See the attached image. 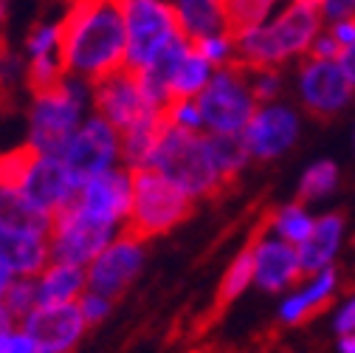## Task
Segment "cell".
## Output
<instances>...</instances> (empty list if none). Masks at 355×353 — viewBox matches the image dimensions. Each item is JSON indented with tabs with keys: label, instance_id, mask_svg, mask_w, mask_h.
Here are the masks:
<instances>
[{
	"label": "cell",
	"instance_id": "cb8c5ba5",
	"mask_svg": "<svg viewBox=\"0 0 355 353\" xmlns=\"http://www.w3.org/2000/svg\"><path fill=\"white\" fill-rule=\"evenodd\" d=\"M206 145L211 150V158L217 164V172H220V181L223 187H232L237 181L240 170L245 167L248 161V147L243 142L240 133H209L206 136Z\"/></svg>",
	"mask_w": 355,
	"mask_h": 353
},
{
	"label": "cell",
	"instance_id": "8fae6325",
	"mask_svg": "<svg viewBox=\"0 0 355 353\" xmlns=\"http://www.w3.org/2000/svg\"><path fill=\"white\" fill-rule=\"evenodd\" d=\"M119 150H121L119 130L107 119L91 116L87 122L79 124V130L71 136V142L65 145L60 156L68 164V170L85 184L87 179L110 170L113 161L119 158Z\"/></svg>",
	"mask_w": 355,
	"mask_h": 353
},
{
	"label": "cell",
	"instance_id": "b9f144b4",
	"mask_svg": "<svg viewBox=\"0 0 355 353\" xmlns=\"http://www.w3.org/2000/svg\"><path fill=\"white\" fill-rule=\"evenodd\" d=\"M9 322H12V320H9V314L3 311V302H0V328H6Z\"/></svg>",
	"mask_w": 355,
	"mask_h": 353
},
{
	"label": "cell",
	"instance_id": "e575fe53",
	"mask_svg": "<svg viewBox=\"0 0 355 353\" xmlns=\"http://www.w3.org/2000/svg\"><path fill=\"white\" fill-rule=\"evenodd\" d=\"M0 353H40V347L23 322H9L0 328Z\"/></svg>",
	"mask_w": 355,
	"mask_h": 353
},
{
	"label": "cell",
	"instance_id": "d590c367",
	"mask_svg": "<svg viewBox=\"0 0 355 353\" xmlns=\"http://www.w3.org/2000/svg\"><path fill=\"white\" fill-rule=\"evenodd\" d=\"M341 51L344 49L333 34H316V40L310 42V60H338Z\"/></svg>",
	"mask_w": 355,
	"mask_h": 353
},
{
	"label": "cell",
	"instance_id": "4dcf8cb0",
	"mask_svg": "<svg viewBox=\"0 0 355 353\" xmlns=\"http://www.w3.org/2000/svg\"><path fill=\"white\" fill-rule=\"evenodd\" d=\"M65 76L68 74H65V65H62L60 54L37 57V60H28V65H26V85H28L31 94L51 91V88H57Z\"/></svg>",
	"mask_w": 355,
	"mask_h": 353
},
{
	"label": "cell",
	"instance_id": "277c9868",
	"mask_svg": "<svg viewBox=\"0 0 355 353\" xmlns=\"http://www.w3.org/2000/svg\"><path fill=\"white\" fill-rule=\"evenodd\" d=\"M147 167L158 170L164 179H169L192 198H220L226 192L211 150L195 130L169 127Z\"/></svg>",
	"mask_w": 355,
	"mask_h": 353
},
{
	"label": "cell",
	"instance_id": "3957f363",
	"mask_svg": "<svg viewBox=\"0 0 355 353\" xmlns=\"http://www.w3.org/2000/svg\"><path fill=\"white\" fill-rule=\"evenodd\" d=\"M132 172V206L124 229L139 240H150L158 235L172 232L184 220L192 217L195 204L192 195L175 187L169 179L153 167H139Z\"/></svg>",
	"mask_w": 355,
	"mask_h": 353
},
{
	"label": "cell",
	"instance_id": "5bb4252c",
	"mask_svg": "<svg viewBox=\"0 0 355 353\" xmlns=\"http://www.w3.org/2000/svg\"><path fill=\"white\" fill-rule=\"evenodd\" d=\"M355 88L341 71L338 60H307L299 71V94L310 116L327 119L352 99Z\"/></svg>",
	"mask_w": 355,
	"mask_h": 353
},
{
	"label": "cell",
	"instance_id": "d4e9b609",
	"mask_svg": "<svg viewBox=\"0 0 355 353\" xmlns=\"http://www.w3.org/2000/svg\"><path fill=\"white\" fill-rule=\"evenodd\" d=\"M223 3V17H226V37L232 42H240L251 31L259 28L265 15L271 12L277 0H220Z\"/></svg>",
	"mask_w": 355,
	"mask_h": 353
},
{
	"label": "cell",
	"instance_id": "30bf717a",
	"mask_svg": "<svg viewBox=\"0 0 355 353\" xmlns=\"http://www.w3.org/2000/svg\"><path fill=\"white\" fill-rule=\"evenodd\" d=\"M144 266V240L121 229L91 263H87V288L110 299L121 297Z\"/></svg>",
	"mask_w": 355,
	"mask_h": 353
},
{
	"label": "cell",
	"instance_id": "7c38bea8",
	"mask_svg": "<svg viewBox=\"0 0 355 353\" xmlns=\"http://www.w3.org/2000/svg\"><path fill=\"white\" fill-rule=\"evenodd\" d=\"M274 212L277 209L265 212V217L259 220V227L251 235V240H254V283L265 294L291 291L304 277L296 246H291V243H285L279 238H262L265 229H271Z\"/></svg>",
	"mask_w": 355,
	"mask_h": 353
},
{
	"label": "cell",
	"instance_id": "4316f807",
	"mask_svg": "<svg viewBox=\"0 0 355 353\" xmlns=\"http://www.w3.org/2000/svg\"><path fill=\"white\" fill-rule=\"evenodd\" d=\"M209 76H211V63H206V60L189 46V54L184 57L181 68H178L175 76H172L169 99H192V97H198L203 88L209 85Z\"/></svg>",
	"mask_w": 355,
	"mask_h": 353
},
{
	"label": "cell",
	"instance_id": "836d02e7",
	"mask_svg": "<svg viewBox=\"0 0 355 353\" xmlns=\"http://www.w3.org/2000/svg\"><path fill=\"white\" fill-rule=\"evenodd\" d=\"M76 308H79L82 320L87 322V328H96V325H102V322L110 317V311H113V299H110V297H105V294H96V291L87 288V291L79 297Z\"/></svg>",
	"mask_w": 355,
	"mask_h": 353
},
{
	"label": "cell",
	"instance_id": "60d3db41",
	"mask_svg": "<svg viewBox=\"0 0 355 353\" xmlns=\"http://www.w3.org/2000/svg\"><path fill=\"white\" fill-rule=\"evenodd\" d=\"M6 12H9V0H0V26L6 20Z\"/></svg>",
	"mask_w": 355,
	"mask_h": 353
},
{
	"label": "cell",
	"instance_id": "52a82bcc",
	"mask_svg": "<svg viewBox=\"0 0 355 353\" xmlns=\"http://www.w3.org/2000/svg\"><path fill=\"white\" fill-rule=\"evenodd\" d=\"M203 124H209L211 133H243L257 110V99L245 76L220 68L217 76L209 79V85L200 91L198 99Z\"/></svg>",
	"mask_w": 355,
	"mask_h": 353
},
{
	"label": "cell",
	"instance_id": "6da1fadb",
	"mask_svg": "<svg viewBox=\"0 0 355 353\" xmlns=\"http://www.w3.org/2000/svg\"><path fill=\"white\" fill-rule=\"evenodd\" d=\"M65 74L99 82L127 63V31L119 0H71L60 20Z\"/></svg>",
	"mask_w": 355,
	"mask_h": 353
},
{
	"label": "cell",
	"instance_id": "484cf974",
	"mask_svg": "<svg viewBox=\"0 0 355 353\" xmlns=\"http://www.w3.org/2000/svg\"><path fill=\"white\" fill-rule=\"evenodd\" d=\"M254 283V240L229 263V269L217 286V297H214V311H223L229 308L237 297H243V291Z\"/></svg>",
	"mask_w": 355,
	"mask_h": 353
},
{
	"label": "cell",
	"instance_id": "ba28073f",
	"mask_svg": "<svg viewBox=\"0 0 355 353\" xmlns=\"http://www.w3.org/2000/svg\"><path fill=\"white\" fill-rule=\"evenodd\" d=\"M91 102H94L96 113L119 130V136L158 110L144 97L141 74L136 68H127V65L91 85Z\"/></svg>",
	"mask_w": 355,
	"mask_h": 353
},
{
	"label": "cell",
	"instance_id": "7402d4cb",
	"mask_svg": "<svg viewBox=\"0 0 355 353\" xmlns=\"http://www.w3.org/2000/svg\"><path fill=\"white\" fill-rule=\"evenodd\" d=\"M51 220H54V215L40 209L34 201H28L23 195V190L0 187V229L51 235Z\"/></svg>",
	"mask_w": 355,
	"mask_h": 353
},
{
	"label": "cell",
	"instance_id": "9a60e30c",
	"mask_svg": "<svg viewBox=\"0 0 355 353\" xmlns=\"http://www.w3.org/2000/svg\"><path fill=\"white\" fill-rule=\"evenodd\" d=\"M23 195L28 201H34L40 209H46L51 215H57L62 206L73 204L82 181L68 170V164L62 161V156H49L40 153L23 181Z\"/></svg>",
	"mask_w": 355,
	"mask_h": 353
},
{
	"label": "cell",
	"instance_id": "8992f818",
	"mask_svg": "<svg viewBox=\"0 0 355 353\" xmlns=\"http://www.w3.org/2000/svg\"><path fill=\"white\" fill-rule=\"evenodd\" d=\"M127 31V68L144 71L158 51L181 37V20L172 3L164 0H119Z\"/></svg>",
	"mask_w": 355,
	"mask_h": 353
},
{
	"label": "cell",
	"instance_id": "1f68e13d",
	"mask_svg": "<svg viewBox=\"0 0 355 353\" xmlns=\"http://www.w3.org/2000/svg\"><path fill=\"white\" fill-rule=\"evenodd\" d=\"M37 156H40V153H37L31 145L15 147V150H9V153L0 156V187L20 190Z\"/></svg>",
	"mask_w": 355,
	"mask_h": 353
},
{
	"label": "cell",
	"instance_id": "ac0fdd59",
	"mask_svg": "<svg viewBox=\"0 0 355 353\" xmlns=\"http://www.w3.org/2000/svg\"><path fill=\"white\" fill-rule=\"evenodd\" d=\"M336 288H338V274L333 266L310 274V280L291 291L282 305H279V320L285 325H302L307 320H313L316 314H322L324 308H330V302L336 299Z\"/></svg>",
	"mask_w": 355,
	"mask_h": 353
},
{
	"label": "cell",
	"instance_id": "f546056e",
	"mask_svg": "<svg viewBox=\"0 0 355 353\" xmlns=\"http://www.w3.org/2000/svg\"><path fill=\"white\" fill-rule=\"evenodd\" d=\"M0 302H3V311L9 314L12 322H23L34 308L40 305L37 302V286H34V277H15L9 283V288L0 294Z\"/></svg>",
	"mask_w": 355,
	"mask_h": 353
},
{
	"label": "cell",
	"instance_id": "f1b7e54d",
	"mask_svg": "<svg viewBox=\"0 0 355 353\" xmlns=\"http://www.w3.org/2000/svg\"><path fill=\"white\" fill-rule=\"evenodd\" d=\"M338 187V167L333 161H319L313 164L299 181V192H296V201L299 204H307V201H316V198H324L327 192H333Z\"/></svg>",
	"mask_w": 355,
	"mask_h": 353
},
{
	"label": "cell",
	"instance_id": "d6986e66",
	"mask_svg": "<svg viewBox=\"0 0 355 353\" xmlns=\"http://www.w3.org/2000/svg\"><path fill=\"white\" fill-rule=\"evenodd\" d=\"M0 260L15 277H37L51 263V240L40 232L0 229Z\"/></svg>",
	"mask_w": 355,
	"mask_h": 353
},
{
	"label": "cell",
	"instance_id": "7a4b0ae2",
	"mask_svg": "<svg viewBox=\"0 0 355 353\" xmlns=\"http://www.w3.org/2000/svg\"><path fill=\"white\" fill-rule=\"evenodd\" d=\"M322 26V3L319 0H293V3L271 23L259 26L240 42H234V54L220 65L234 74H251L259 68H277L279 63L310 51Z\"/></svg>",
	"mask_w": 355,
	"mask_h": 353
},
{
	"label": "cell",
	"instance_id": "d6a6232c",
	"mask_svg": "<svg viewBox=\"0 0 355 353\" xmlns=\"http://www.w3.org/2000/svg\"><path fill=\"white\" fill-rule=\"evenodd\" d=\"M26 54H28V60L60 54V23H40V26H34L28 40H26Z\"/></svg>",
	"mask_w": 355,
	"mask_h": 353
},
{
	"label": "cell",
	"instance_id": "5b68a950",
	"mask_svg": "<svg viewBox=\"0 0 355 353\" xmlns=\"http://www.w3.org/2000/svg\"><path fill=\"white\" fill-rule=\"evenodd\" d=\"M87 79L68 74L51 91L34 94L31 113H28V145L37 153L60 156L71 136L82 124L85 105L91 99Z\"/></svg>",
	"mask_w": 355,
	"mask_h": 353
},
{
	"label": "cell",
	"instance_id": "f35d334b",
	"mask_svg": "<svg viewBox=\"0 0 355 353\" xmlns=\"http://www.w3.org/2000/svg\"><path fill=\"white\" fill-rule=\"evenodd\" d=\"M338 65H341V71L347 74L349 85L355 88V42H352V46H344V51H341V57H338Z\"/></svg>",
	"mask_w": 355,
	"mask_h": 353
},
{
	"label": "cell",
	"instance_id": "603a6c76",
	"mask_svg": "<svg viewBox=\"0 0 355 353\" xmlns=\"http://www.w3.org/2000/svg\"><path fill=\"white\" fill-rule=\"evenodd\" d=\"M175 12L178 20H181V31L189 42L226 34V17L220 0H178Z\"/></svg>",
	"mask_w": 355,
	"mask_h": 353
},
{
	"label": "cell",
	"instance_id": "74e56055",
	"mask_svg": "<svg viewBox=\"0 0 355 353\" xmlns=\"http://www.w3.org/2000/svg\"><path fill=\"white\" fill-rule=\"evenodd\" d=\"M330 34L338 40V46H341V49H344V46H352V42H355V15H352V17L338 20V23H336V28H333Z\"/></svg>",
	"mask_w": 355,
	"mask_h": 353
},
{
	"label": "cell",
	"instance_id": "e0dca14e",
	"mask_svg": "<svg viewBox=\"0 0 355 353\" xmlns=\"http://www.w3.org/2000/svg\"><path fill=\"white\" fill-rule=\"evenodd\" d=\"M299 136V122L291 108H259L243 130V142L254 158H277Z\"/></svg>",
	"mask_w": 355,
	"mask_h": 353
},
{
	"label": "cell",
	"instance_id": "ffe728a7",
	"mask_svg": "<svg viewBox=\"0 0 355 353\" xmlns=\"http://www.w3.org/2000/svg\"><path fill=\"white\" fill-rule=\"evenodd\" d=\"M341 238H344V215L341 212H330V215L316 217L310 235L296 246L302 272L316 274V272L333 266V257L341 246Z\"/></svg>",
	"mask_w": 355,
	"mask_h": 353
},
{
	"label": "cell",
	"instance_id": "8d00e7d4",
	"mask_svg": "<svg viewBox=\"0 0 355 353\" xmlns=\"http://www.w3.org/2000/svg\"><path fill=\"white\" fill-rule=\"evenodd\" d=\"M333 331H336L338 336L355 331V294H352L347 302H341V305L336 308V314H333Z\"/></svg>",
	"mask_w": 355,
	"mask_h": 353
},
{
	"label": "cell",
	"instance_id": "83f0119b",
	"mask_svg": "<svg viewBox=\"0 0 355 353\" xmlns=\"http://www.w3.org/2000/svg\"><path fill=\"white\" fill-rule=\"evenodd\" d=\"M313 224H316V220L310 217V215L304 212V206L296 201V204H288V206H282V209L274 212L271 229L277 232L279 240H285V243H291V246H299V243L310 235Z\"/></svg>",
	"mask_w": 355,
	"mask_h": 353
},
{
	"label": "cell",
	"instance_id": "ab89813d",
	"mask_svg": "<svg viewBox=\"0 0 355 353\" xmlns=\"http://www.w3.org/2000/svg\"><path fill=\"white\" fill-rule=\"evenodd\" d=\"M338 353H355V331L338 336Z\"/></svg>",
	"mask_w": 355,
	"mask_h": 353
},
{
	"label": "cell",
	"instance_id": "44dd1931",
	"mask_svg": "<svg viewBox=\"0 0 355 353\" xmlns=\"http://www.w3.org/2000/svg\"><path fill=\"white\" fill-rule=\"evenodd\" d=\"M34 286L40 305H73L87 291V272L82 266H73V263L51 260L34 277Z\"/></svg>",
	"mask_w": 355,
	"mask_h": 353
},
{
	"label": "cell",
	"instance_id": "2e32d148",
	"mask_svg": "<svg viewBox=\"0 0 355 353\" xmlns=\"http://www.w3.org/2000/svg\"><path fill=\"white\" fill-rule=\"evenodd\" d=\"M26 331L34 336L40 353H73L87 334L76 302L73 305H37L23 320Z\"/></svg>",
	"mask_w": 355,
	"mask_h": 353
},
{
	"label": "cell",
	"instance_id": "9c48e42d",
	"mask_svg": "<svg viewBox=\"0 0 355 353\" xmlns=\"http://www.w3.org/2000/svg\"><path fill=\"white\" fill-rule=\"evenodd\" d=\"M116 235H119V229H113L107 224H96V220L85 217L76 209V204H68L51 220V235H49L51 260L73 263V266L87 269V263H91Z\"/></svg>",
	"mask_w": 355,
	"mask_h": 353
},
{
	"label": "cell",
	"instance_id": "4fadbf2b",
	"mask_svg": "<svg viewBox=\"0 0 355 353\" xmlns=\"http://www.w3.org/2000/svg\"><path fill=\"white\" fill-rule=\"evenodd\" d=\"M76 209L96 220L119 229L127 224L130 206H132V172L130 170H105L94 179H87L76 195Z\"/></svg>",
	"mask_w": 355,
	"mask_h": 353
}]
</instances>
